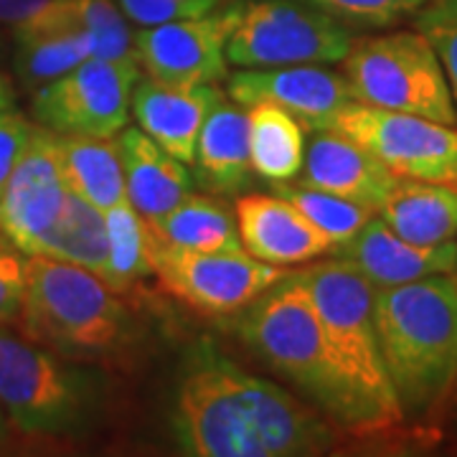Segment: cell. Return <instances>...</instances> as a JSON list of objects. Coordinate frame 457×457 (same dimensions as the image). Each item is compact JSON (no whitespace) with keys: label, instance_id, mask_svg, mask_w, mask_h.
I'll use <instances>...</instances> for the list:
<instances>
[{"label":"cell","instance_id":"obj_1","mask_svg":"<svg viewBox=\"0 0 457 457\" xmlns=\"http://www.w3.org/2000/svg\"><path fill=\"white\" fill-rule=\"evenodd\" d=\"M170 425L180 453L196 457H305L333 447L320 414L239 369L209 338L188 351Z\"/></svg>","mask_w":457,"mask_h":457},{"label":"cell","instance_id":"obj_31","mask_svg":"<svg viewBox=\"0 0 457 457\" xmlns=\"http://www.w3.org/2000/svg\"><path fill=\"white\" fill-rule=\"evenodd\" d=\"M417 31L440 59L457 110V0H429L417 13Z\"/></svg>","mask_w":457,"mask_h":457},{"label":"cell","instance_id":"obj_8","mask_svg":"<svg viewBox=\"0 0 457 457\" xmlns=\"http://www.w3.org/2000/svg\"><path fill=\"white\" fill-rule=\"evenodd\" d=\"M353 44V31L308 0H254L228 36L227 62L239 69L336 64Z\"/></svg>","mask_w":457,"mask_h":457},{"label":"cell","instance_id":"obj_6","mask_svg":"<svg viewBox=\"0 0 457 457\" xmlns=\"http://www.w3.org/2000/svg\"><path fill=\"white\" fill-rule=\"evenodd\" d=\"M102 396L99 374L0 326V407L23 435H82L97 422Z\"/></svg>","mask_w":457,"mask_h":457},{"label":"cell","instance_id":"obj_19","mask_svg":"<svg viewBox=\"0 0 457 457\" xmlns=\"http://www.w3.org/2000/svg\"><path fill=\"white\" fill-rule=\"evenodd\" d=\"M117 147L125 168L128 201L150 224H158L191 194L194 179L186 163L165 153L140 128H122Z\"/></svg>","mask_w":457,"mask_h":457},{"label":"cell","instance_id":"obj_37","mask_svg":"<svg viewBox=\"0 0 457 457\" xmlns=\"http://www.w3.org/2000/svg\"><path fill=\"white\" fill-rule=\"evenodd\" d=\"M8 107H13V84L0 71V112Z\"/></svg>","mask_w":457,"mask_h":457},{"label":"cell","instance_id":"obj_26","mask_svg":"<svg viewBox=\"0 0 457 457\" xmlns=\"http://www.w3.org/2000/svg\"><path fill=\"white\" fill-rule=\"evenodd\" d=\"M158 242L191 252H245L237 216L219 198L188 194L158 224H150Z\"/></svg>","mask_w":457,"mask_h":457},{"label":"cell","instance_id":"obj_17","mask_svg":"<svg viewBox=\"0 0 457 457\" xmlns=\"http://www.w3.org/2000/svg\"><path fill=\"white\" fill-rule=\"evenodd\" d=\"M371 282V287H396L432 275L457 272V242L422 246L402 239L374 213L359 234L333 252Z\"/></svg>","mask_w":457,"mask_h":457},{"label":"cell","instance_id":"obj_24","mask_svg":"<svg viewBox=\"0 0 457 457\" xmlns=\"http://www.w3.org/2000/svg\"><path fill=\"white\" fill-rule=\"evenodd\" d=\"M66 180L74 194L107 212L128 201L125 168L120 158L117 137H87V135H59Z\"/></svg>","mask_w":457,"mask_h":457},{"label":"cell","instance_id":"obj_7","mask_svg":"<svg viewBox=\"0 0 457 457\" xmlns=\"http://www.w3.org/2000/svg\"><path fill=\"white\" fill-rule=\"evenodd\" d=\"M341 66L353 102L457 125L440 59L420 31L353 38Z\"/></svg>","mask_w":457,"mask_h":457},{"label":"cell","instance_id":"obj_28","mask_svg":"<svg viewBox=\"0 0 457 457\" xmlns=\"http://www.w3.org/2000/svg\"><path fill=\"white\" fill-rule=\"evenodd\" d=\"M110 239V275L107 285L114 293L130 290L135 282L155 275L158 237L150 221L135 212L130 201H122L104 212Z\"/></svg>","mask_w":457,"mask_h":457},{"label":"cell","instance_id":"obj_10","mask_svg":"<svg viewBox=\"0 0 457 457\" xmlns=\"http://www.w3.org/2000/svg\"><path fill=\"white\" fill-rule=\"evenodd\" d=\"M333 128L371 150L396 179L457 186V125L351 102Z\"/></svg>","mask_w":457,"mask_h":457},{"label":"cell","instance_id":"obj_13","mask_svg":"<svg viewBox=\"0 0 457 457\" xmlns=\"http://www.w3.org/2000/svg\"><path fill=\"white\" fill-rule=\"evenodd\" d=\"M71 191L66 180L59 135L36 125L16 170L0 196V228L13 245L31 254L33 245L54 227Z\"/></svg>","mask_w":457,"mask_h":457},{"label":"cell","instance_id":"obj_4","mask_svg":"<svg viewBox=\"0 0 457 457\" xmlns=\"http://www.w3.org/2000/svg\"><path fill=\"white\" fill-rule=\"evenodd\" d=\"M18 330L69 361L112 356L132 336V315L104 279L79 264L31 254Z\"/></svg>","mask_w":457,"mask_h":457},{"label":"cell","instance_id":"obj_33","mask_svg":"<svg viewBox=\"0 0 457 457\" xmlns=\"http://www.w3.org/2000/svg\"><path fill=\"white\" fill-rule=\"evenodd\" d=\"M26 293V262L0 252V326L16 320Z\"/></svg>","mask_w":457,"mask_h":457},{"label":"cell","instance_id":"obj_34","mask_svg":"<svg viewBox=\"0 0 457 457\" xmlns=\"http://www.w3.org/2000/svg\"><path fill=\"white\" fill-rule=\"evenodd\" d=\"M117 5L125 13V18L140 29L161 26V23L179 21V18H191L176 0H117Z\"/></svg>","mask_w":457,"mask_h":457},{"label":"cell","instance_id":"obj_11","mask_svg":"<svg viewBox=\"0 0 457 457\" xmlns=\"http://www.w3.org/2000/svg\"><path fill=\"white\" fill-rule=\"evenodd\" d=\"M285 275L287 267L264 264L246 252H191L161 242L155 249V278L161 285L206 315L245 311Z\"/></svg>","mask_w":457,"mask_h":457},{"label":"cell","instance_id":"obj_21","mask_svg":"<svg viewBox=\"0 0 457 457\" xmlns=\"http://www.w3.org/2000/svg\"><path fill=\"white\" fill-rule=\"evenodd\" d=\"M378 216L411 245L453 242L457 239V186L399 179Z\"/></svg>","mask_w":457,"mask_h":457},{"label":"cell","instance_id":"obj_38","mask_svg":"<svg viewBox=\"0 0 457 457\" xmlns=\"http://www.w3.org/2000/svg\"><path fill=\"white\" fill-rule=\"evenodd\" d=\"M5 427H8V417H5V411L0 407V442L5 437Z\"/></svg>","mask_w":457,"mask_h":457},{"label":"cell","instance_id":"obj_20","mask_svg":"<svg viewBox=\"0 0 457 457\" xmlns=\"http://www.w3.org/2000/svg\"><path fill=\"white\" fill-rule=\"evenodd\" d=\"M198 180L216 194H237L252 180L246 110L224 95L206 117L196 145Z\"/></svg>","mask_w":457,"mask_h":457},{"label":"cell","instance_id":"obj_30","mask_svg":"<svg viewBox=\"0 0 457 457\" xmlns=\"http://www.w3.org/2000/svg\"><path fill=\"white\" fill-rule=\"evenodd\" d=\"M338 23L353 29H389L404 18L417 16L429 0H308Z\"/></svg>","mask_w":457,"mask_h":457},{"label":"cell","instance_id":"obj_25","mask_svg":"<svg viewBox=\"0 0 457 457\" xmlns=\"http://www.w3.org/2000/svg\"><path fill=\"white\" fill-rule=\"evenodd\" d=\"M16 29V71L26 87H44L97 56V38L89 31L49 29L23 21Z\"/></svg>","mask_w":457,"mask_h":457},{"label":"cell","instance_id":"obj_22","mask_svg":"<svg viewBox=\"0 0 457 457\" xmlns=\"http://www.w3.org/2000/svg\"><path fill=\"white\" fill-rule=\"evenodd\" d=\"M31 254H46L56 260L79 264L107 282L110 275V239L104 212L69 191L64 209L54 227L33 245Z\"/></svg>","mask_w":457,"mask_h":457},{"label":"cell","instance_id":"obj_16","mask_svg":"<svg viewBox=\"0 0 457 457\" xmlns=\"http://www.w3.org/2000/svg\"><path fill=\"white\" fill-rule=\"evenodd\" d=\"M234 216L245 252L264 264L293 267L333 252L326 234L278 194L237 198Z\"/></svg>","mask_w":457,"mask_h":457},{"label":"cell","instance_id":"obj_5","mask_svg":"<svg viewBox=\"0 0 457 457\" xmlns=\"http://www.w3.org/2000/svg\"><path fill=\"white\" fill-rule=\"evenodd\" d=\"M245 311L242 338L330 420L361 435L356 404L330 363L320 312L300 275L287 272Z\"/></svg>","mask_w":457,"mask_h":457},{"label":"cell","instance_id":"obj_36","mask_svg":"<svg viewBox=\"0 0 457 457\" xmlns=\"http://www.w3.org/2000/svg\"><path fill=\"white\" fill-rule=\"evenodd\" d=\"M183 5V11L188 13L191 18L204 16V13H212L216 11L219 5H221V0H176Z\"/></svg>","mask_w":457,"mask_h":457},{"label":"cell","instance_id":"obj_3","mask_svg":"<svg viewBox=\"0 0 457 457\" xmlns=\"http://www.w3.org/2000/svg\"><path fill=\"white\" fill-rule=\"evenodd\" d=\"M297 275L320 312L328 356L356 404L361 435L404 425L407 417L378 345L371 282L338 257L312 264Z\"/></svg>","mask_w":457,"mask_h":457},{"label":"cell","instance_id":"obj_18","mask_svg":"<svg viewBox=\"0 0 457 457\" xmlns=\"http://www.w3.org/2000/svg\"><path fill=\"white\" fill-rule=\"evenodd\" d=\"M224 92L216 84L168 87L140 77L132 92V114L137 128L153 137L180 163L194 165L201 128Z\"/></svg>","mask_w":457,"mask_h":457},{"label":"cell","instance_id":"obj_12","mask_svg":"<svg viewBox=\"0 0 457 457\" xmlns=\"http://www.w3.org/2000/svg\"><path fill=\"white\" fill-rule=\"evenodd\" d=\"M245 3H231L196 18H179L135 33L145 77L168 87L216 84L228 77L227 44Z\"/></svg>","mask_w":457,"mask_h":457},{"label":"cell","instance_id":"obj_23","mask_svg":"<svg viewBox=\"0 0 457 457\" xmlns=\"http://www.w3.org/2000/svg\"><path fill=\"white\" fill-rule=\"evenodd\" d=\"M252 170L270 183H290L305 161V128L300 120L270 102L246 107Z\"/></svg>","mask_w":457,"mask_h":457},{"label":"cell","instance_id":"obj_2","mask_svg":"<svg viewBox=\"0 0 457 457\" xmlns=\"http://www.w3.org/2000/svg\"><path fill=\"white\" fill-rule=\"evenodd\" d=\"M374 323L404 417L425 414L457 376L455 272L374 290Z\"/></svg>","mask_w":457,"mask_h":457},{"label":"cell","instance_id":"obj_32","mask_svg":"<svg viewBox=\"0 0 457 457\" xmlns=\"http://www.w3.org/2000/svg\"><path fill=\"white\" fill-rule=\"evenodd\" d=\"M33 130L36 125L29 122V117L16 107H8L0 112V196L5 191L11 173L16 170L23 150L31 143Z\"/></svg>","mask_w":457,"mask_h":457},{"label":"cell","instance_id":"obj_14","mask_svg":"<svg viewBox=\"0 0 457 457\" xmlns=\"http://www.w3.org/2000/svg\"><path fill=\"white\" fill-rule=\"evenodd\" d=\"M227 95L239 107L270 102L300 120L305 130H330L353 102L345 77L323 64L239 69L227 77Z\"/></svg>","mask_w":457,"mask_h":457},{"label":"cell","instance_id":"obj_27","mask_svg":"<svg viewBox=\"0 0 457 457\" xmlns=\"http://www.w3.org/2000/svg\"><path fill=\"white\" fill-rule=\"evenodd\" d=\"M26 21L49 29L95 33L97 56L137 62L135 33L130 31V21L120 11L117 0H51Z\"/></svg>","mask_w":457,"mask_h":457},{"label":"cell","instance_id":"obj_9","mask_svg":"<svg viewBox=\"0 0 457 457\" xmlns=\"http://www.w3.org/2000/svg\"><path fill=\"white\" fill-rule=\"evenodd\" d=\"M137 62L92 56L33 95V117L56 135L114 137L128 128Z\"/></svg>","mask_w":457,"mask_h":457},{"label":"cell","instance_id":"obj_29","mask_svg":"<svg viewBox=\"0 0 457 457\" xmlns=\"http://www.w3.org/2000/svg\"><path fill=\"white\" fill-rule=\"evenodd\" d=\"M272 186H275L278 196L290 201L311 224H315L326 234L328 239L333 242V252L345 242H351L376 213L356 204V201L328 194V191H320V188H308V186H300V183H295V186L272 183Z\"/></svg>","mask_w":457,"mask_h":457},{"label":"cell","instance_id":"obj_35","mask_svg":"<svg viewBox=\"0 0 457 457\" xmlns=\"http://www.w3.org/2000/svg\"><path fill=\"white\" fill-rule=\"evenodd\" d=\"M51 0H0V23L18 26L21 21L38 13Z\"/></svg>","mask_w":457,"mask_h":457},{"label":"cell","instance_id":"obj_15","mask_svg":"<svg viewBox=\"0 0 457 457\" xmlns=\"http://www.w3.org/2000/svg\"><path fill=\"white\" fill-rule=\"evenodd\" d=\"M297 179L300 186L356 201L376 213L399 180L371 150L336 128L315 130Z\"/></svg>","mask_w":457,"mask_h":457}]
</instances>
